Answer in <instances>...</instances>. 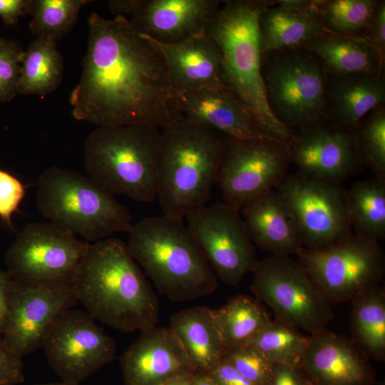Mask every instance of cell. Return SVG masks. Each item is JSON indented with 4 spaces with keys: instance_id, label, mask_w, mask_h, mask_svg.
Returning a JSON list of instances; mask_svg holds the SVG:
<instances>
[{
    "instance_id": "cell-1",
    "label": "cell",
    "mask_w": 385,
    "mask_h": 385,
    "mask_svg": "<svg viewBox=\"0 0 385 385\" xmlns=\"http://www.w3.org/2000/svg\"><path fill=\"white\" fill-rule=\"evenodd\" d=\"M82 73L71 91L72 114L98 127L183 122L158 51L125 16L88 18Z\"/></svg>"
},
{
    "instance_id": "cell-2",
    "label": "cell",
    "mask_w": 385,
    "mask_h": 385,
    "mask_svg": "<svg viewBox=\"0 0 385 385\" xmlns=\"http://www.w3.org/2000/svg\"><path fill=\"white\" fill-rule=\"evenodd\" d=\"M73 287L95 319L124 332L156 326L159 302L126 243L108 237L90 244Z\"/></svg>"
},
{
    "instance_id": "cell-3",
    "label": "cell",
    "mask_w": 385,
    "mask_h": 385,
    "mask_svg": "<svg viewBox=\"0 0 385 385\" xmlns=\"http://www.w3.org/2000/svg\"><path fill=\"white\" fill-rule=\"evenodd\" d=\"M272 1H222L207 35L220 53L221 83L249 108L265 136L289 145L294 132L271 111L262 75L260 18Z\"/></svg>"
},
{
    "instance_id": "cell-4",
    "label": "cell",
    "mask_w": 385,
    "mask_h": 385,
    "mask_svg": "<svg viewBox=\"0 0 385 385\" xmlns=\"http://www.w3.org/2000/svg\"><path fill=\"white\" fill-rule=\"evenodd\" d=\"M127 232L129 252L160 294L183 302L216 291L217 277L183 220L146 217Z\"/></svg>"
},
{
    "instance_id": "cell-5",
    "label": "cell",
    "mask_w": 385,
    "mask_h": 385,
    "mask_svg": "<svg viewBox=\"0 0 385 385\" xmlns=\"http://www.w3.org/2000/svg\"><path fill=\"white\" fill-rule=\"evenodd\" d=\"M227 137L182 122L162 129L157 199L163 214L184 220L217 184Z\"/></svg>"
},
{
    "instance_id": "cell-6",
    "label": "cell",
    "mask_w": 385,
    "mask_h": 385,
    "mask_svg": "<svg viewBox=\"0 0 385 385\" xmlns=\"http://www.w3.org/2000/svg\"><path fill=\"white\" fill-rule=\"evenodd\" d=\"M162 128L152 124L97 127L87 137L88 176L112 194L151 203L157 199Z\"/></svg>"
},
{
    "instance_id": "cell-7",
    "label": "cell",
    "mask_w": 385,
    "mask_h": 385,
    "mask_svg": "<svg viewBox=\"0 0 385 385\" xmlns=\"http://www.w3.org/2000/svg\"><path fill=\"white\" fill-rule=\"evenodd\" d=\"M36 202L41 215L62 230L91 242L128 232V209L88 175L58 167L39 177Z\"/></svg>"
},
{
    "instance_id": "cell-8",
    "label": "cell",
    "mask_w": 385,
    "mask_h": 385,
    "mask_svg": "<svg viewBox=\"0 0 385 385\" xmlns=\"http://www.w3.org/2000/svg\"><path fill=\"white\" fill-rule=\"evenodd\" d=\"M262 75L269 107L288 129L329 123L327 74L315 55L302 47L266 53Z\"/></svg>"
},
{
    "instance_id": "cell-9",
    "label": "cell",
    "mask_w": 385,
    "mask_h": 385,
    "mask_svg": "<svg viewBox=\"0 0 385 385\" xmlns=\"http://www.w3.org/2000/svg\"><path fill=\"white\" fill-rule=\"evenodd\" d=\"M297 262L330 304L351 302L379 285L384 256L378 241L354 232L322 248L302 247Z\"/></svg>"
},
{
    "instance_id": "cell-10",
    "label": "cell",
    "mask_w": 385,
    "mask_h": 385,
    "mask_svg": "<svg viewBox=\"0 0 385 385\" xmlns=\"http://www.w3.org/2000/svg\"><path fill=\"white\" fill-rule=\"evenodd\" d=\"M251 272L252 292L272 309L277 320L310 336L327 329L334 317L331 304L297 261L271 255L257 260Z\"/></svg>"
},
{
    "instance_id": "cell-11",
    "label": "cell",
    "mask_w": 385,
    "mask_h": 385,
    "mask_svg": "<svg viewBox=\"0 0 385 385\" xmlns=\"http://www.w3.org/2000/svg\"><path fill=\"white\" fill-rule=\"evenodd\" d=\"M89 245L51 222H31L6 252V272L24 287L71 286Z\"/></svg>"
},
{
    "instance_id": "cell-12",
    "label": "cell",
    "mask_w": 385,
    "mask_h": 385,
    "mask_svg": "<svg viewBox=\"0 0 385 385\" xmlns=\"http://www.w3.org/2000/svg\"><path fill=\"white\" fill-rule=\"evenodd\" d=\"M289 146L268 137L227 138L217 184L224 202L240 210L274 190L288 174Z\"/></svg>"
},
{
    "instance_id": "cell-13",
    "label": "cell",
    "mask_w": 385,
    "mask_h": 385,
    "mask_svg": "<svg viewBox=\"0 0 385 385\" xmlns=\"http://www.w3.org/2000/svg\"><path fill=\"white\" fill-rule=\"evenodd\" d=\"M274 190L289 210L304 247L322 248L352 232L341 185L297 172L287 174Z\"/></svg>"
},
{
    "instance_id": "cell-14",
    "label": "cell",
    "mask_w": 385,
    "mask_h": 385,
    "mask_svg": "<svg viewBox=\"0 0 385 385\" xmlns=\"http://www.w3.org/2000/svg\"><path fill=\"white\" fill-rule=\"evenodd\" d=\"M41 347L49 366L63 381L79 384L115 357L114 340L87 312H62L47 332Z\"/></svg>"
},
{
    "instance_id": "cell-15",
    "label": "cell",
    "mask_w": 385,
    "mask_h": 385,
    "mask_svg": "<svg viewBox=\"0 0 385 385\" xmlns=\"http://www.w3.org/2000/svg\"><path fill=\"white\" fill-rule=\"evenodd\" d=\"M185 219L217 277L227 284L237 285L257 262L240 210L217 202L197 208Z\"/></svg>"
},
{
    "instance_id": "cell-16",
    "label": "cell",
    "mask_w": 385,
    "mask_h": 385,
    "mask_svg": "<svg viewBox=\"0 0 385 385\" xmlns=\"http://www.w3.org/2000/svg\"><path fill=\"white\" fill-rule=\"evenodd\" d=\"M78 303L73 285L30 287L13 281L1 339L11 351L21 357L32 353L41 347L56 318Z\"/></svg>"
},
{
    "instance_id": "cell-17",
    "label": "cell",
    "mask_w": 385,
    "mask_h": 385,
    "mask_svg": "<svg viewBox=\"0 0 385 385\" xmlns=\"http://www.w3.org/2000/svg\"><path fill=\"white\" fill-rule=\"evenodd\" d=\"M289 146L298 172L329 183L341 185L361 165L353 130L329 123L294 132Z\"/></svg>"
},
{
    "instance_id": "cell-18",
    "label": "cell",
    "mask_w": 385,
    "mask_h": 385,
    "mask_svg": "<svg viewBox=\"0 0 385 385\" xmlns=\"http://www.w3.org/2000/svg\"><path fill=\"white\" fill-rule=\"evenodd\" d=\"M298 366L314 385H373L371 359L350 338L325 329L309 336Z\"/></svg>"
},
{
    "instance_id": "cell-19",
    "label": "cell",
    "mask_w": 385,
    "mask_h": 385,
    "mask_svg": "<svg viewBox=\"0 0 385 385\" xmlns=\"http://www.w3.org/2000/svg\"><path fill=\"white\" fill-rule=\"evenodd\" d=\"M176 94L183 122L188 124L230 138L266 137L249 108L222 84Z\"/></svg>"
},
{
    "instance_id": "cell-20",
    "label": "cell",
    "mask_w": 385,
    "mask_h": 385,
    "mask_svg": "<svg viewBox=\"0 0 385 385\" xmlns=\"http://www.w3.org/2000/svg\"><path fill=\"white\" fill-rule=\"evenodd\" d=\"M120 365L125 385H160L195 373L173 332L156 326L141 332L122 354Z\"/></svg>"
},
{
    "instance_id": "cell-21",
    "label": "cell",
    "mask_w": 385,
    "mask_h": 385,
    "mask_svg": "<svg viewBox=\"0 0 385 385\" xmlns=\"http://www.w3.org/2000/svg\"><path fill=\"white\" fill-rule=\"evenodd\" d=\"M219 0H142L130 20L140 33L163 43L204 35L218 12Z\"/></svg>"
},
{
    "instance_id": "cell-22",
    "label": "cell",
    "mask_w": 385,
    "mask_h": 385,
    "mask_svg": "<svg viewBox=\"0 0 385 385\" xmlns=\"http://www.w3.org/2000/svg\"><path fill=\"white\" fill-rule=\"evenodd\" d=\"M143 35L162 56L176 93L222 84L220 53L207 34L170 43Z\"/></svg>"
},
{
    "instance_id": "cell-23",
    "label": "cell",
    "mask_w": 385,
    "mask_h": 385,
    "mask_svg": "<svg viewBox=\"0 0 385 385\" xmlns=\"http://www.w3.org/2000/svg\"><path fill=\"white\" fill-rule=\"evenodd\" d=\"M326 101L329 123L339 128L354 130L371 111L384 105V73L327 74Z\"/></svg>"
},
{
    "instance_id": "cell-24",
    "label": "cell",
    "mask_w": 385,
    "mask_h": 385,
    "mask_svg": "<svg viewBox=\"0 0 385 385\" xmlns=\"http://www.w3.org/2000/svg\"><path fill=\"white\" fill-rule=\"evenodd\" d=\"M262 55L302 47L326 33L314 11L313 0L272 1L260 18Z\"/></svg>"
},
{
    "instance_id": "cell-25",
    "label": "cell",
    "mask_w": 385,
    "mask_h": 385,
    "mask_svg": "<svg viewBox=\"0 0 385 385\" xmlns=\"http://www.w3.org/2000/svg\"><path fill=\"white\" fill-rule=\"evenodd\" d=\"M242 212L252 243L271 255H297L304 247L289 210L274 190L247 203Z\"/></svg>"
},
{
    "instance_id": "cell-26",
    "label": "cell",
    "mask_w": 385,
    "mask_h": 385,
    "mask_svg": "<svg viewBox=\"0 0 385 385\" xmlns=\"http://www.w3.org/2000/svg\"><path fill=\"white\" fill-rule=\"evenodd\" d=\"M169 328L180 342L195 373H208L224 358L226 348L209 307L197 306L175 313Z\"/></svg>"
},
{
    "instance_id": "cell-27",
    "label": "cell",
    "mask_w": 385,
    "mask_h": 385,
    "mask_svg": "<svg viewBox=\"0 0 385 385\" xmlns=\"http://www.w3.org/2000/svg\"><path fill=\"white\" fill-rule=\"evenodd\" d=\"M302 48L319 58L327 75L384 73L385 59L363 38L326 32Z\"/></svg>"
},
{
    "instance_id": "cell-28",
    "label": "cell",
    "mask_w": 385,
    "mask_h": 385,
    "mask_svg": "<svg viewBox=\"0 0 385 385\" xmlns=\"http://www.w3.org/2000/svg\"><path fill=\"white\" fill-rule=\"evenodd\" d=\"M63 58L56 40L36 36L21 63L17 93L44 96L56 91L61 82Z\"/></svg>"
},
{
    "instance_id": "cell-29",
    "label": "cell",
    "mask_w": 385,
    "mask_h": 385,
    "mask_svg": "<svg viewBox=\"0 0 385 385\" xmlns=\"http://www.w3.org/2000/svg\"><path fill=\"white\" fill-rule=\"evenodd\" d=\"M351 302V339L370 359L385 358V292L379 285Z\"/></svg>"
},
{
    "instance_id": "cell-30",
    "label": "cell",
    "mask_w": 385,
    "mask_h": 385,
    "mask_svg": "<svg viewBox=\"0 0 385 385\" xmlns=\"http://www.w3.org/2000/svg\"><path fill=\"white\" fill-rule=\"evenodd\" d=\"M352 232L378 241L385 237V179L357 182L346 191Z\"/></svg>"
},
{
    "instance_id": "cell-31",
    "label": "cell",
    "mask_w": 385,
    "mask_h": 385,
    "mask_svg": "<svg viewBox=\"0 0 385 385\" xmlns=\"http://www.w3.org/2000/svg\"><path fill=\"white\" fill-rule=\"evenodd\" d=\"M211 314L226 349L245 344L271 320L258 301L242 294L211 309Z\"/></svg>"
},
{
    "instance_id": "cell-32",
    "label": "cell",
    "mask_w": 385,
    "mask_h": 385,
    "mask_svg": "<svg viewBox=\"0 0 385 385\" xmlns=\"http://www.w3.org/2000/svg\"><path fill=\"white\" fill-rule=\"evenodd\" d=\"M381 1L313 0V8L326 32L364 38Z\"/></svg>"
},
{
    "instance_id": "cell-33",
    "label": "cell",
    "mask_w": 385,
    "mask_h": 385,
    "mask_svg": "<svg viewBox=\"0 0 385 385\" xmlns=\"http://www.w3.org/2000/svg\"><path fill=\"white\" fill-rule=\"evenodd\" d=\"M309 339L298 329L271 319L243 344L252 346L275 363L298 364Z\"/></svg>"
},
{
    "instance_id": "cell-34",
    "label": "cell",
    "mask_w": 385,
    "mask_h": 385,
    "mask_svg": "<svg viewBox=\"0 0 385 385\" xmlns=\"http://www.w3.org/2000/svg\"><path fill=\"white\" fill-rule=\"evenodd\" d=\"M88 0L33 1L30 29L36 36L56 39L68 33Z\"/></svg>"
},
{
    "instance_id": "cell-35",
    "label": "cell",
    "mask_w": 385,
    "mask_h": 385,
    "mask_svg": "<svg viewBox=\"0 0 385 385\" xmlns=\"http://www.w3.org/2000/svg\"><path fill=\"white\" fill-rule=\"evenodd\" d=\"M361 165L369 168L376 178L385 179V107L371 111L354 129Z\"/></svg>"
},
{
    "instance_id": "cell-36",
    "label": "cell",
    "mask_w": 385,
    "mask_h": 385,
    "mask_svg": "<svg viewBox=\"0 0 385 385\" xmlns=\"http://www.w3.org/2000/svg\"><path fill=\"white\" fill-rule=\"evenodd\" d=\"M224 357L254 385H267L277 364L248 344L227 349Z\"/></svg>"
},
{
    "instance_id": "cell-37",
    "label": "cell",
    "mask_w": 385,
    "mask_h": 385,
    "mask_svg": "<svg viewBox=\"0 0 385 385\" xmlns=\"http://www.w3.org/2000/svg\"><path fill=\"white\" fill-rule=\"evenodd\" d=\"M24 53L18 43L0 38V101H9L17 93Z\"/></svg>"
},
{
    "instance_id": "cell-38",
    "label": "cell",
    "mask_w": 385,
    "mask_h": 385,
    "mask_svg": "<svg viewBox=\"0 0 385 385\" xmlns=\"http://www.w3.org/2000/svg\"><path fill=\"white\" fill-rule=\"evenodd\" d=\"M25 195L22 183L10 173L0 169V217L11 225V215L17 210Z\"/></svg>"
},
{
    "instance_id": "cell-39",
    "label": "cell",
    "mask_w": 385,
    "mask_h": 385,
    "mask_svg": "<svg viewBox=\"0 0 385 385\" xmlns=\"http://www.w3.org/2000/svg\"><path fill=\"white\" fill-rule=\"evenodd\" d=\"M24 380L22 357L11 351L0 339V385H16Z\"/></svg>"
},
{
    "instance_id": "cell-40",
    "label": "cell",
    "mask_w": 385,
    "mask_h": 385,
    "mask_svg": "<svg viewBox=\"0 0 385 385\" xmlns=\"http://www.w3.org/2000/svg\"><path fill=\"white\" fill-rule=\"evenodd\" d=\"M364 38L385 59V1H381Z\"/></svg>"
},
{
    "instance_id": "cell-41",
    "label": "cell",
    "mask_w": 385,
    "mask_h": 385,
    "mask_svg": "<svg viewBox=\"0 0 385 385\" xmlns=\"http://www.w3.org/2000/svg\"><path fill=\"white\" fill-rule=\"evenodd\" d=\"M307 382L297 364L277 363L267 385H306Z\"/></svg>"
},
{
    "instance_id": "cell-42",
    "label": "cell",
    "mask_w": 385,
    "mask_h": 385,
    "mask_svg": "<svg viewBox=\"0 0 385 385\" xmlns=\"http://www.w3.org/2000/svg\"><path fill=\"white\" fill-rule=\"evenodd\" d=\"M208 374L216 385H254L225 357Z\"/></svg>"
},
{
    "instance_id": "cell-43",
    "label": "cell",
    "mask_w": 385,
    "mask_h": 385,
    "mask_svg": "<svg viewBox=\"0 0 385 385\" xmlns=\"http://www.w3.org/2000/svg\"><path fill=\"white\" fill-rule=\"evenodd\" d=\"M34 0H0V16L6 24H14L19 18L32 10Z\"/></svg>"
},
{
    "instance_id": "cell-44",
    "label": "cell",
    "mask_w": 385,
    "mask_h": 385,
    "mask_svg": "<svg viewBox=\"0 0 385 385\" xmlns=\"http://www.w3.org/2000/svg\"><path fill=\"white\" fill-rule=\"evenodd\" d=\"M12 283L13 280L8 272L0 270V336L3 334L9 312Z\"/></svg>"
},
{
    "instance_id": "cell-45",
    "label": "cell",
    "mask_w": 385,
    "mask_h": 385,
    "mask_svg": "<svg viewBox=\"0 0 385 385\" xmlns=\"http://www.w3.org/2000/svg\"><path fill=\"white\" fill-rule=\"evenodd\" d=\"M142 0H117L108 3L109 9L115 16L125 14H133L141 4Z\"/></svg>"
},
{
    "instance_id": "cell-46",
    "label": "cell",
    "mask_w": 385,
    "mask_h": 385,
    "mask_svg": "<svg viewBox=\"0 0 385 385\" xmlns=\"http://www.w3.org/2000/svg\"><path fill=\"white\" fill-rule=\"evenodd\" d=\"M195 373H189L171 379L160 385H193Z\"/></svg>"
},
{
    "instance_id": "cell-47",
    "label": "cell",
    "mask_w": 385,
    "mask_h": 385,
    "mask_svg": "<svg viewBox=\"0 0 385 385\" xmlns=\"http://www.w3.org/2000/svg\"><path fill=\"white\" fill-rule=\"evenodd\" d=\"M193 385H216V384L208 373L197 372V373H195V379H194Z\"/></svg>"
},
{
    "instance_id": "cell-48",
    "label": "cell",
    "mask_w": 385,
    "mask_h": 385,
    "mask_svg": "<svg viewBox=\"0 0 385 385\" xmlns=\"http://www.w3.org/2000/svg\"><path fill=\"white\" fill-rule=\"evenodd\" d=\"M36 385H79V384L63 381L62 382L59 383L41 384Z\"/></svg>"
},
{
    "instance_id": "cell-49",
    "label": "cell",
    "mask_w": 385,
    "mask_h": 385,
    "mask_svg": "<svg viewBox=\"0 0 385 385\" xmlns=\"http://www.w3.org/2000/svg\"><path fill=\"white\" fill-rule=\"evenodd\" d=\"M306 385H314V384H312V383H310L309 381H307Z\"/></svg>"
}]
</instances>
